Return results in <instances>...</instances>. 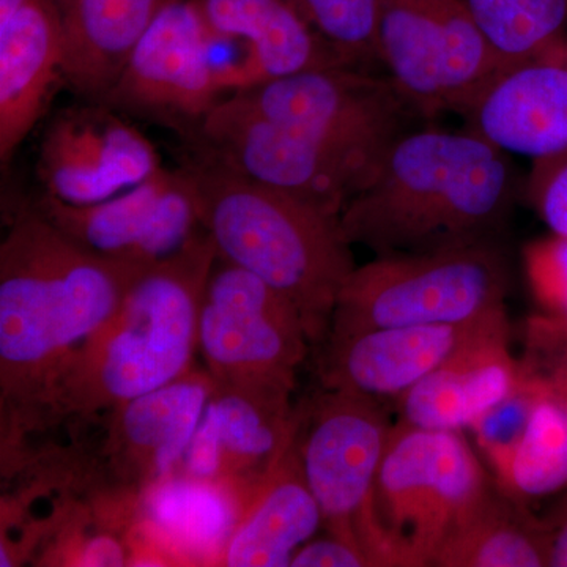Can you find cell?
<instances>
[{
    "instance_id": "ffe728a7",
    "label": "cell",
    "mask_w": 567,
    "mask_h": 567,
    "mask_svg": "<svg viewBox=\"0 0 567 567\" xmlns=\"http://www.w3.org/2000/svg\"><path fill=\"white\" fill-rule=\"evenodd\" d=\"M196 3L213 39L244 44L248 87L301 71L346 65L320 39L293 0Z\"/></svg>"
},
{
    "instance_id": "277c9868",
    "label": "cell",
    "mask_w": 567,
    "mask_h": 567,
    "mask_svg": "<svg viewBox=\"0 0 567 567\" xmlns=\"http://www.w3.org/2000/svg\"><path fill=\"white\" fill-rule=\"evenodd\" d=\"M215 260V245L203 230L182 251L137 275L114 315L63 369L40 432L106 412L192 371Z\"/></svg>"
},
{
    "instance_id": "2e32d148",
    "label": "cell",
    "mask_w": 567,
    "mask_h": 567,
    "mask_svg": "<svg viewBox=\"0 0 567 567\" xmlns=\"http://www.w3.org/2000/svg\"><path fill=\"white\" fill-rule=\"evenodd\" d=\"M470 132L506 155L543 159L567 151V37L505 66L464 112Z\"/></svg>"
},
{
    "instance_id": "7a4b0ae2",
    "label": "cell",
    "mask_w": 567,
    "mask_h": 567,
    "mask_svg": "<svg viewBox=\"0 0 567 567\" xmlns=\"http://www.w3.org/2000/svg\"><path fill=\"white\" fill-rule=\"evenodd\" d=\"M509 155L466 130L405 132L341 213L352 245L375 257L494 241L513 207Z\"/></svg>"
},
{
    "instance_id": "30bf717a",
    "label": "cell",
    "mask_w": 567,
    "mask_h": 567,
    "mask_svg": "<svg viewBox=\"0 0 567 567\" xmlns=\"http://www.w3.org/2000/svg\"><path fill=\"white\" fill-rule=\"evenodd\" d=\"M380 61L423 117L464 114L502 70L465 0H382Z\"/></svg>"
},
{
    "instance_id": "5b68a950",
    "label": "cell",
    "mask_w": 567,
    "mask_h": 567,
    "mask_svg": "<svg viewBox=\"0 0 567 567\" xmlns=\"http://www.w3.org/2000/svg\"><path fill=\"white\" fill-rule=\"evenodd\" d=\"M507 289L506 257L494 241L375 257L347 279L327 339L377 328L477 322L506 311Z\"/></svg>"
},
{
    "instance_id": "1f68e13d",
    "label": "cell",
    "mask_w": 567,
    "mask_h": 567,
    "mask_svg": "<svg viewBox=\"0 0 567 567\" xmlns=\"http://www.w3.org/2000/svg\"><path fill=\"white\" fill-rule=\"evenodd\" d=\"M292 567H372L368 554L349 540L330 535L312 537L293 555Z\"/></svg>"
},
{
    "instance_id": "e0dca14e",
    "label": "cell",
    "mask_w": 567,
    "mask_h": 567,
    "mask_svg": "<svg viewBox=\"0 0 567 567\" xmlns=\"http://www.w3.org/2000/svg\"><path fill=\"white\" fill-rule=\"evenodd\" d=\"M505 317L502 311L472 323L377 328L327 339L320 379L327 390L395 401Z\"/></svg>"
},
{
    "instance_id": "8992f818",
    "label": "cell",
    "mask_w": 567,
    "mask_h": 567,
    "mask_svg": "<svg viewBox=\"0 0 567 567\" xmlns=\"http://www.w3.org/2000/svg\"><path fill=\"white\" fill-rule=\"evenodd\" d=\"M495 487L457 431L398 421L374 492V514L391 566L427 567L457 525Z\"/></svg>"
},
{
    "instance_id": "d6986e66",
    "label": "cell",
    "mask_w": 567,
    "mask_h": 567,
    "mask_svg": "<svg viewBox=\"0 0 567 567\" xmlns=\"http://www.w3.org/2000/svg\"><path fill=\"white\" fill-rule=\"evenodd\" d=\"M65 48L51 0H28L0 22V159L14 152L39 125L59 84H65Z\"/></svg>"
},
{
    "instance_id": "cb8c5ba5",
    "label": "cell",
    "mask_w": 567,
    "mask_h": 567,
    "mask_svg": "<svg viewBox=\"0 0 567 567\" xmlns=\"http://www.w3.org/2000/svg\"><path fill=\"white\" fill-rule=\"evenodd\" d=\"M434 567H547L543 518L496 486L451 533Z\"/></svg>"
},
{
    "instance_id": "ba28073f",
    "label": "cell",
    "mask_w": 567,
    "mask_h": 567,
    "mask_svg": "<svg viewBox=\"0 0 567 567\" xmlns=\"http://www.w3.org/2000/svg\"><path fill=\"white\" fill-rule=\"evenodd\" d=\"M215 388L207 369L193 368L158 390L96 413L71 420L89 480V498L141 503L142 496L177 473Z\"/></svg>"
},
{
    "instance_id": "52a82bcc",
    "label": "cell",
    "mask_w": 567,
    "mask_h": 567,
    "mask_svg": "<svg viewBox=\"0 0 567 567\" xmlns=\"http://www.w3.org/2000/svg\"><path fill=\"white\" fill-rule=\"evenodd\" d=\"M301 468L333 536L363 548L372 566H391L377 525V477L393 425L377 399L327 390L298 406Z\"/></svg>"
},
{
    "instance_id": "8fae6325",
    "label": "cell",
    "mask_w": 567,
    "mask_h": 567,
    "mask_svg": "<svg viewBox=\"0 0 567 567\" xmlns=\"http://www.w3.org/2000/svg\"><path fill=\"white\" fill-rule=\"evenodd\" d=\"M309 344L292 301L259 276L216 256L197 330V352L216 383L295 388Z\"/></svg>"
},
{
    "instance_id": "9a60e30c",
    "label": "cell",
    "mask_w": 567,
    "mask_h": 567,
    "mask_svg": "<svg viewBox=\"0 0 567 567\" xmlns=\"http://www.w3.org/2000/svg\"><path fill=\"white\" fill-rule=\"evenodd\" d=\"M293 390L215 382L178 475L229 484L251 496L297 434Z\"/></svg>"
},
{
    "instance_id": "d4e9b609",
    "label": "cell",
    "mask_w": 567,
    "mask_h": 567,
    "mask_svg": "<svg viewBox=\"0 0 567 567\" xmlns=\"http://www.w3.org/2000/svg\"><path fill=\"white\" fill-rule=\"evenodd\" d=\"M496 486L518 505L567 492V405L540 386L524 434L494 473Z\"/></svg>"
},
{
    "instance_id": "7c38bea8",
    "label": "cell",
    "mask_w": 567,
    "mask_h": 567,
    "mask_svg": "<svg viewBox=\"0 0 567 567\" xmlns=\"http://www.w3.org/2000/svg\"><path fill=\"white\" fill-rule=\"evenodd\" d=\"M226 96L196 0H171L137 41L102 103L192 141Z\"/></svg>"
},
{
    "instance_id": "44dd1931",
    "label": "cell",
    "mask_w": 567,
    "mask_h": 567,
    "mask_svg": "<svg viewBox=\"0 0 567 567\" xmlns=\"http://www.w3.org/2000/svg\"><path fill=\"white\" fill-rule=\"evenodd\" d=\"M322 527V511L301 468L295 434L274 470L249 496L221 566H290L298 548Z\"/></svg>"
},
{
    "instance_id": "4fadbf2b",
    "label": "cell",
    "mask_w": 567,
    "mask_h": 567,
    "mask_svg": "<svg viewBox=\"0 0 567 567\" xmlns=\"http://www.w3.org/2000/svg\"><path fill=\"white\" fill-rule=\"evenodd\" d=\"M33 207L85 251L134 274L169 259L204 230L182 166L162 167L103 203L70 205L43 194Z\"/></svg>"
},
{
    "instance_id": "484cf974",
    "label": "cell",
    "mask_w": 567,
    "mask_h": 567,
    "mask_svg": "<svg viewBox=\"0 0 567 567\" xmlns=\"http://www.w3.org/2000/svg\"><path fill=\"white\" fill-rule=\"evenodd\" d=\"M502 69L565 39L567 0H465Z\"/></svg>"
},
{
    "instance_id": "6da1fadb",
    "label": "cell",
    "mask_w": 567,
    "mask_h": 567,
    "mask_svg": "<svg viewBox=\"0 0 567 567\" xmlns=\"http://www.w3.org/2000/svg\"><path fill=\"white\" fill-rule=\"evenodd\" d=\"M137 275L74 244L35 207L0 245L2 454L39 434L55 382Z\"/></svg>"
},
{
    "instance_id": "ac0fdd59",
    "label": "cell",
    "mask_w": 567,
    "mask_h": 567,
    "mask_svg": "<svg viewBox=\"0 0 567 567\" xmlns=\"http://www.w3.org/2000/svg\"><path fill=\"white\" fill-rule=\"evenodd\" d=\"M522 377L505 317L395 399L399 421L434 431H470L520 385Z\"/></svg>"
},
{
    "instance_id": "f1b7e54d",
    "label": "cell",
    "mask_w": 567,
    "mask_h": 567,
    "mask_svg": "<svg viewBox=\"0 0 567 567\" xmlns=\"http://www.w3.org/2000/svg\"><path fill=\"white\" fill-rule=\"evenodd\" d=\"M522 372L567 405V324L548 317H529L525 323Z\"/></svg>"
},
{
    "instance_id": "9c48e42d",
    "label": "cell",
    "mask_w": 567,
    "mask_h": 567,
    "mask_svg": "<svg viewBox=\"0 0 567 567\" xmlns=\"http://www.w3.org/2000/svg\"><path fill=\"white\" fill-rule=\"evenodd\" d=\"M229 99L249 114L372 163L409 132L416 112L390 78L346 65L260 82Z\"/></svg>"
},
{
    "instance_id": "3957f363",
    "label": "cell",
    "mask_w": 567,
    "mask_h": 567,
    "mask_svg": "<svg viewBox=\"0 0 567 567\" xmlns=\"http://www.w3.org/2000/svg\"><path fill=\"white\" fill-rule=\"evenodd\" d=\"M182 167L216 256L292 301L312 344L327 339L339 293L357 268L341 216L254 181L199 145Z\"/></svg>"
},
{
    "instance_id": "7402d4cb",
    "label": "cell",
    "mask_w": 567,
    "mask_h": 567,
    "mask_svg": "<svg viewBox=\"0 0 567 567\" xmlns=\"http://www.w3.org/2000/svg\"><path fill=\"white\" fill-rule=\"evenodd\" d=\"M63 33L65 84L102 103L137 41L171 0H51Z\"/></svg>"
},
{
    "instance_id": "83f0119b",
    "label": "cell",
    "mask_w": 567,
    "mask_h": 567,
    "mask_svg": "<svg viewBox=\"0 0 567 567\" xmlns=\"http://www.w3.org/2000/svg\"><path fill=\"white\" fill-rule=\"evenodd\" d=\"M539 393V383L527 375L522 377L520 385L470 429L475 434L481 456L486 458L492 472L495 473L505 464L511 451L520 440Z\"/></svg>"
},
{
    "instance_id": "836d02e7",
    "label": "cell",
    "mask_w": 567,
    "mask_h": 567,
    "mask_svg": "<svg viewBox=\"0 0 567 567\" xmlns=\"http://www.w3.org/2000/svg\"><path fill=\"white\" fill-rule=\"evenodd\" d=\"M28 0H0V22H6L21 9Z\"/></svg>"
},
{
    "instance_id": "603a6c76",
    "label": "cell",
    "mask_w": 567,
    "mask_h": 567,
    "mask_svg": "<svg viewBox=\"0 0 567 567\" xmlns=\"http://www.w3.org/2000/svg\"><path fill=\"white\" fill-rule=\"evenodd\" d=\"M249 496L229 484L175 475L142 496L140 518L177 566H221Z\"/></svg>"
},
{
    "instance_id": "4dcf8cb0",
    "label": "cell",
    "mask_w": 567,
    "mask_h": 567,
    "mask_svg": "<svg viewBox=\"0 0 567 567\" xmlns=\"http://www.w3.org/2000/svg\"><path fill=\"white\" fill-rule=\"evenodd\" d=\"M529 197L551 235L567 238V151L535 162Z\"/></svg>"
},
{
    "instance_id": "5bb4252c",
    "label": "cell",
    "mask_w": 567,
    "mask_h": 567,
    "mask_svg": "<svg viewBox=\"0 0 567 567\" xmlns=\"http://www.w3.org/2000/svg\"><path fill=\"white\" fill-rule=\"evenodd\" d=\"M152 141L103 103L66 107L48 123L37 177L43 194L70 205L111 199L162 169Z\"/></svg>"
},
{
    "instance_id": "f546056e",
    "label": "cell",
    "mask_w": 567,
    "mask_h": 567,
    "mask_svg": "<svg viewBox=\"0 0 567 567\" xmlns=\"http://www.w3.org/2000/svg\"><path fill=\"white\" fill-rule=\"evenodd\" d=\"M525 270L539 315L567 324V238L550 235L529 245Z\"/></svg>"
},
{
    "instance_id": "d6a6232c",
    "label": "cell",
    "mask_w": 567,
    "mask_h": 567,
    "mask_svg": "<svg viewBox=\"0 0 567 567\" xmlns=\"http://www.w3.org/2000/svg\"><path fill=\"white\" fill-rule=\"evenodd\" d=\"M547 543V567H567V492L559 495L543 518Z\"/></svg>"
},
{
    "instance_id": "4316f807",
    "label": "cell",
    "mask_w": 567,
    "mask_h": 567,
    "mask_svg": "<svg viewBox=\"0 0 567 567\" xmlns=\"http://www.w3.org/2000/svg\"><path fill=\"white\" fill-rule=\"evenodd\" d=\"M328 48L353 69L382 63L379 50L382 0H293Z\"/></svg>"
}]
</instances>
